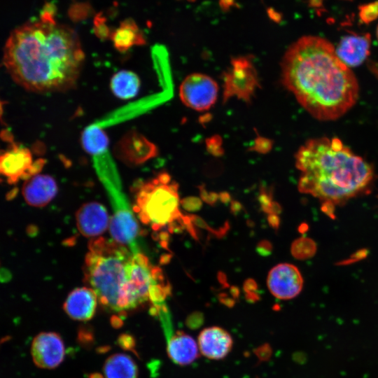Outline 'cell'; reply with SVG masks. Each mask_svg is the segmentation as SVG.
I'll return each mask as SVG.
<instances>
[{"label":"cell","instance_id":"cell-13","mask_svg":"<svg viewBox=\"0 0 378 378\" xmlns=\"http://www.w3.org/2000/svg\"><path fill=\"white\" fill-rule=\"evenodd\" d=\"M76 225L86 237H95L104 232L110 225L111 217L101 204L89 202L81 206L76 214Z\"/></svg>","mask_w":378,"mask_h":378},{"label":"cell","instance_id":"cell-1","mask_svg":"<svg viewBox=\"0 0 378 378\" xmlns=\"http://www.w3.org/2000/svg\"><path fill=\"white\" fill-rule=\"evenodd\" d=\"M85 58L74 29L55 20L39 18L10 33L3 61L14 81L27 90L44 93L74 88Z\"/></svg>","mask_w":378,"mask_h":378},{"label":"cell","instance_id":"cell-20","mask_svg":"<svg viewBox=\"0 0 378 378\" xmlns=\"http://www.w3.org/2000/svg\"><path fill=\"white\" fill-rule=\"evenodd\" d=\"M141 85V80L134 72L121 70L111 78L110 89L113 94L121 99H130L136 96Z\"/></svg>","mask_w":378,"mask_h":378},{"label":"cell","instance_id":"cell-8","mask_svg":"<svg viewBox=\"0 0 378 378\" xmlns=\"http://www.w3.org/2000/svg\"><path fill=\"white\" fill-rule=\"evenodd\" d=\"M45 161H33L31 151L25 147L14 145L0 153V177L8 183H15L20 179L27 180L39 174Z\"/></svg>","mask_w":378,"mask_h":378},{"label":"cell","instance_id":"cell-33","mask_svg":"<svg viewBox=\"0 0 378 378\" xmlns=\"http://www.w3.org/2000/svg\"><path fill=\"white\" fill-rule=\"evenodd\" d=\"M267 220L270 225L272 228L275 230H277L279 228L280 224V218L278 215L270 214L267 217Z\"/></svg>","mask_w":378,"mask_h":378},{"label":"cell","instance_id":"cell-30","mask_svg":"<svg viewBox=\"0 0 378 378\" xmlns=\"http://www.w3.org/2000/svg\"><path fill=\"white\" fill-rule=\"evenodd\" d=\"M256 251L260 255H269L272 253V245L267 240H262L258 244Z\"/></svg>","mask_w":378,"mask_h":378},{"label":"cell","instance_id":"cell-28","mask_svg":"<svg viewBox=\"0 0 378 378\" xmlns=\"http://www.w3.org/2000/svg\"><path fill=\"white\" fill-rule=\"evenodd\" d=\"M200 195L201 198L207 204L210 205H214L219 200V194L215 192H209L204 187L201 186L199 187Z\"/></svg>","mask_w":378,"mask_h":378},{"label":"cell","instance_id":"cell-6","mask_svg":"<svg viewBox=\"0 0 378 378\" xmlns=\"http://www.w3.org/2000/svg\"><path fill=\"white\" fill-rule=\"evenodd\" d=\"M164 278L161 269L153 266L147 256L141 252L132 253L122 295V313L150 301L152 290Z\"/></svg>","mask_w":378,"mask_h":378},{"label":"cell","instance_id":"cell-4","mask_svg":"<svg viewBox=\"0 0 378 378\" xmlns=\"http://www.w3.org/2000/svg\"><path fill=\"white\" fill-rule=\"evenodd\" d=\"M132 253L113 239L94 238L88 244L84 274L98 301L107 310L122 313V300Z\"/></svg>","mask_w":378,"mask_h":378},{"label":"cell","instance_id":"cell-24","mask_svg":"<svg viewBox=\"0 0 378 378\" xmlns=\"http://www.w3.org/2000/svg\"><path fill=\"white\" fill-rule=\"evenodd\" d=\"M358 10L360 20L369 24L378 18V1L361 5Z\"/></svg>","mask_w":378,"mask_h":378},{"label":"cell","instance_id":"cell-2","mask_svg":"<svg viewBox=\"0 0 378 378\" xmlns=\"http://www.w3.org/2000/svg\"><path fill=\"white\" fill-rule=\"evenodd\" d=\"M284 85L300 104L319 120H334L356 104L357 79L337 56L335 47L317 36L294 42L281 62Z\"/></svg>","mask_w":378,"mask_h":378},{"label":"cell","instance_id":"cell-29","mask_svg":"<svg viewBox=\"0 0 378 378\" xmlns=\"http://www.w3.org/2000/svg\"><path fill=\"white\" fill-rule=\"evenodd\" d=\"M88 8L86 4L74 5L70 9V16L75 18L76 20L80 19L88 15Z\"/></svg>","mask_w":378,"mask_h":378},{"label":"cell","instance_id":"cell-10","mask_svg":"<svg viewBox=\"0 0 378 378\" xmlns=\"http://www.w3.org/2000/svg\"><path fill=\"white\" fill-rule=\"evenodd\" d=\"M31 354L35 365L43 369H53L63 361L65 347L60 335L53 332L38 334L33 340Z\"/></svg>","mask_w":378,"mask_h":378},{"label":"cell","instance_id":"cell-39","mask_svg":"<svg viewBox=\"0 0 378 378\" xmlns=\"http://www.w3.org/2000/svg\"><path fill=\"white\" fill-rule=\"evenodd\" d=\"M188 1H195V0H188Z\"/></svg>","mask_w":378,"mask_h":378},{"label":"cell","instance_id":"cell-27","mask_svg":"<svg viewBox=\"0 0 378 378\" xmlns=\"http://www.w3.org/2000/svg\"><path fill=\"white\" fill-rule=\"evenodd\" d=\"M184 209L188 211H199L202 206L200 198L197 197H188L183 199L180 202Z\"/></svg>","mask_w":378,"mask_h":378},{"label":"cell","instance_id":"cell-3","mask_svg":"<svg viewBox=\"0 0 378 378\" xmlns=\"http://www.w3.org/2000/svg\"><path fill=\"white\" fill-rule=\"evenodd\" d=\"M301 171L298 189L322 202L332 216L333 206L366 192L374 177L372 166L336 137L308 140L295 154Z\"/></svg>","mask_w":378,"mask_h":378},{"label":"cell","instance_id":"cell-22","mask_svg":"<svg viewBox=\"0 0 378 378\" xmlns=\"http://www.w3.org/2000/svg\"><path fill=\"white\" fill-rule=\"evenodd\" d=\"M81 144L88 154L97 157L106 152L109 139L102 127L94 125L88 126L83 132Z\"/></svg>","mask_w":378,"mask_h":378},{"label":"cell","instance_id":"cell-14","mask_svg":"<svg viewBox=\"0 0 378 378\" xmlns=\"http://www.w3.org/2000/svg\"><path fill=\"white\" fill-rule=\"evenodd\" d=\"M371 38L368 33L343 36L335 49L338 58L348 67L361 64L370 55Z\"/></svg>","mask_w":378,"mask_h":378},{"label":"cell","instance_id":"cell-32","mask_svg":"<svg viewBox=\"0 0 378 378\" xmlns=\"http://www.w3.org/2000/svg\"><path fill=\"white\" fill-rule=\"evenodd\" d=\"M244 290L246 293L256 292L258 286L253 279H248L244 283Z\"/></svg>","mask_w":378,"mask_h":378},{"label":"cell","instance_id":"cell-37","mask_svg":"<svg viewBox=\"0 0 378 378\" xmlns=\"http://www.w3.org/2000/svg\"><path fill=\"white\" fill-rule=\"evenodd\" d=\"M268 13H269V15L270 16V18L275 20L276 22H279L281 19V16L280 15H279L276 11H274L273 9H272L270 11H268Z\"/></svg>","mask_w":378,"mask_h":378},{"label":"cell","instance_id":"cell-5","mask_svg":"<svg viewBox=\"0 0 378 378\" xmlns=\"http://www.w3.org/2000/svg\"><path fill=\"white\" fill-rule=\"evenodd\" d=\"M134 213L153 230L169 226L179 219L178 183L166 172L139 183L135 188Z\"/></svg>","mask_w":378,"mask_h":378},{"label":"cell","instance_id":"cell-31","mask_svg":"<svg viewBox=\"0 0 378 378\" xmlns=\"http://www.w3.org/2000/svg\"><path fill=\"white\" fill-rule=\"evenodd\" d=\"M119 344L125 349H133L135 345L134 340L130 335H122L118 339Z\"/></svg>","mask_w":378,"mask_h":378},{"label":"cell","instance_id":"cell-38","mask_svg":"<svg viewBox=\"0 0 378 378\" xmlns=\"http://www.w3.org/2000/svg\"><path fill=\"white\" fill-rule=\"evenodd\" d=\"M376 34H377V40H378V26H377V32H376Z\"/></svg>","mask_w":378,"mask_h":378},{"label":"cell","instance_id":"cell-12","mask_svg":"<svg viewBox=\"0 0 378 378\" xmlns=\"http://www.w3.org/2000/svg\"><path fill=\"white\" fill-rule=\"evenodd\" d=\"M267 284L274 297L281 300H289L300 293L303 279L297 267L289 263H281L270 270Z\"/></svg>","mask_w":378,"mask_h":378},{"label":"cell","instance_id":"cell-21","mask_svg":"<svg viewBox=\"0 0 378 378\" xmlns=\"http://www.w3.org/2000/svg\"><path fill=\"white\" fill-rule=\"evenodd\" d=\"M104 374L105 378H137L138 367L130 356L115 354L106 360Z\"/></svg>","mask_w":378,"mask_h":378},{"label":"cell","instance_id":"cell-16","mask_svg":"<svg viewBox=\"0 0 378 378\" xmlns=\"http://www.w3.org/2000/svg\"><path fill=\"white\" fill-rule=\"evenodd\" d=\"M201 353L206 357L218 360L226 356L232 347V338L224 329L209 327L201 331L198 337Z\"/></svg>","mask_w":378,"mask_h":378},{"label":"cell","instance_id":"cell-7","mask_svg":"<svg viewBox=\"0 0 378 378\" xmlns=\"http://www.w3.org/2000/svg\"><path fill=\"white\" fill-rule=\"evenodd\" d=\"M258 87L257 73L251 59L244 57L232 59L224 75V99L236 97L249 102Z\"/></svg>","mask_w":378,"mask_h":378},{"label":"cell","instance_id":"cell-19","mask_svg":"<svg viewBox=\"0 0 378 378\" xmlns=\"http://www.w3.org/2000/svg\"><path fill=\"white\" fill-rule=\"evenodd\" d=\"M110 39L114 48L120 52H125L135 46L146 44L142 30L131 18L122 21L118 27L111 32Z\"/></svg>","mask_w":378,"mask_h":378},{"label":"cell","instance_id":"cell-18","mask_svg":"<svg viewBox=\"0 0 378 378\" xmlns=\"http://www.w3.org/2000/svg\"><path fill=\"white\" fill-rule=\"evenodd\" d=\"M167 349L170 359L180 365L190 364L199 356L198 346L195 340L182 331H178L171 336Z\"/></svg>","mask_w":378,"mask_h":378},{"label":"cell","instance_id":"cell-34","mask_svg":"<svg viewBox=\"0 0 378 378\" xmlns=\"http://www.w3.org/2000/svg\"><path fill=\"white\" fill-rule=\"evenodd\" d=\"M242 205L237 201L232 202L230 209L234 214H238L242 209Z\"/></svg>","mask_w":378,"mask_h":378},{"label":"cell","instance_id":"cell-11","mask_svg":"<svg viewBox=\"0 0 378 378\" xmlns=\"http://www.w3.org/2000/svg\"><path fill=\"white\" fill-rule=\"evenodd\" d=\"M115 156L129 165H140L155 157L156 146L136 131L126 133L114 148Z\"/></svg>","mask_w":378,"mask_h":378},{"label":"cell","instance_id":"cell-9","mask_svg":"<svg viewBox=\"0 0 378 378\" xmlns=\"http://www.w3.org/2000/svg\"><path fill=\"white\" fill-rule=\"evenodd\" d=\"M218 94L216 82L207 75L195 73L186 76L179 88V97L188 107L204 111L216 102Z\"/></svg>","mask_w":378,"mask_h":378},{"label":"cell","instance_id":"cell-17","mask_svg":"<svg viewBox=\"0 0 378 378\" xmlns=\"http://www.w3.org/2000/svg\"><path fill=\"white\" fill-rule=\"evenodd\" d=\"M97 301V296L92 288H78L73 290L66 298L64 309L71 318L86 321L94 316Z\"/></svg>","mask_w":378,"mask_h":378},{"label":"cell","instance_id":"cell-25","mask_svg":"<svg viewBox=\"0 0 378 378\" xmlns=\"http://www.w3.org/2000/svg\"><path fill=\"white\" fill-rule=\"evenodd\" d=\"M190 218L195 227L206 230L208 232L216 236L218 238H221L227 233L230 228L229 223H225L224 225L218 229H214L209 226L202 218L196 215H190Z\"/></svg>","mask_w":378,"mask_h":378},{"label":"cell","instance_id":"cell-15","mask_svg":"<svg viewBox=\"0 0 378 378\" xmlns=\"http://www.w3.org/2000/svg\"><path fill=\"white\" fill-rule=\"evenodd\" d=\"M57 189V183L52 176L38 174L25 180L22 195L28 204L41 207L55 197Z\"/></svg>","mask_w":378,"mask_h":378},{"label":"cell","instance_id":"cell-23","mask_svg":"<svg viewBox=\"0 0 378 378\" xmlns=\"http://www.w3.org/2000/svg\"><path fill=\"white\" fill-rule=\"evenodd\" d=\"M316 251V243L307 237L298 238L291 245V253L297 259L309 258L315 254Z\"/></svg>","mask_w":378,"mask_h":378},{"label":"cell","instance_id":"cell-36","mask_svg":"<svg viewBox=\"0 0 378 378\" xmlns=\"http://www.w3.org/2000/svg\"><path fill=\"white\" fill-rule=\"evenodd\" d=\"M219 200L224 204L228 203L231 200L230 194L227 192L219 193Z\"/></svg>","mask_w":378,"mask_h":378},{"label":"cell","instance_id":"cell-35","mask_svg":"<svg viewBox=\"0 0 378 378\" xmlns=\"http://www.w3.org/2000/svg\"><path fill=\"white\" fill-rule=\"evenodd\" d=\"M234 4V0H220L221 8L227 10Z\"/></svg>","mask_w":378,"mask_h":378},{"label":"cell","instance_id":"cell-26","mask_svg":"<svg viewBox=\"0 0 378 378\" xmlns=\"http://www.w3.org/2000/svg\"><path fill=\"white\" fill-rule=\"evenodd\" d=\"M93 30L95 35L102 40H106L110 38L111 32L106 24V18L102 13H97L94 18Z\"/></svg>","mask_w":378,"mask_h":378}]
</instances>
